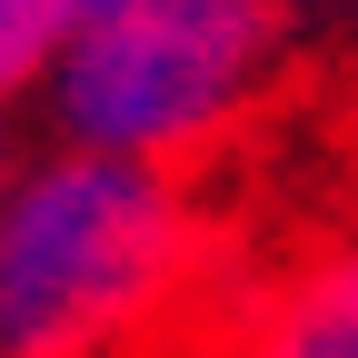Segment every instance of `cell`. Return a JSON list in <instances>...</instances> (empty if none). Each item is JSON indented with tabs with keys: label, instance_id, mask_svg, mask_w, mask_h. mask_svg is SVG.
<instances>
[{
	"label": "cell",
	"instance_id": "6da1fadb",
	"mask_svg": "<svg viewBox=\"0 0 358 358\" xmlns=\"http://www.w3.org/2000/svg\"><path fill=\"white\" fill-rule=\"evenodd\" d=\"M219 229L199 179L30 140L0 189V358H179L219 329Z\"/></svg>",
	"mask_w": 358,
	"mask_h": 358
},
{
	"label": "cell",
	"instance_id": "7a4b0ae2",
	"mask_svg": "<svg viewBox=\"0 0 358 358\" xmlns=\"http://www.w3.org/2000/svg\"><path fill=\"white\" fill-rule=\"evenodd\" d=\"M308 0H100L40 90V129L199 179L289 90Z\"/></svg>",
	"mask_w": 358,
	"mask_h": 358
},
{
	"label": "cell",
	"instance_id": "3957f363",
	"mask_svg": "<svg viewBox=\"0 0 358 358\" xmlns=\"http://www.w3.org/2000/svg\"><path fill=\"white\" fill-rule=\"evenodd\" d=\"M209 358H358V239H329L279 279L229 289Z\"/></svg>",
	"mask_w": 358,
	"mask_h": 358
},
{
	"label": "cell",
	"instance_id": "277c9868",
	"mask_svg": "<svg viewBox=\"0 0 358 358\" xmlns=\"http://www.w3.org/2000/svg\"><path fill=\"white\" fill-rule=\"evenodd\" d=\"M80 20H90V0H0V120L40 110Z\"/></svg>",
	"mask_w": 358,
	"mask_h": 358
},
{
	"label": "cell",
	"instance_id": "5b68a950",
	"mask_svg": "<svg viewBox=\"0 0 358 358\" xmlns=\"http://www.w3.org/2000/svg\"><path fill=\"white\" fill-rule=\"evenodd\" d=\"M308 30H329V40H338V60L358 70V0H308Z\"/></svg>",
	"mask_w": 358,
	"mask_h": 358
},
{
	"label": "cell",
	"instance_id": "8992f818",
	"mask_svg": "<svg viewBox=\"0 0 358 358\" xmlns=\"http://www.w3.org/2000/svg\"><path fill=\"white\" fill-rule=\"evenodd\" d=\"M20 150H30V140H20V120H0V189H10V169H20Z\"/></svg>",
	"mask_w": 358,
	"mask_h": 358
},
{
	"label": "cell",
	"instance_id": "52a82bcc",
	"mask_svg": "<svg viewBox=\"0 0 358 358\" xmlns=\"http://www.w3.org/2000/svg\"><path fill=\"white\" fill-rule=\"evenodd\" d=\"M90 10H100V0H90Z\"/></svg>",
	"mask_w": 358,
	"mask_h": 358
}]
</instances>
